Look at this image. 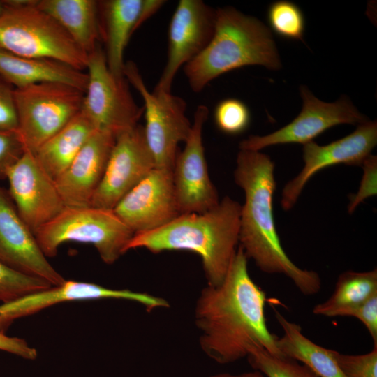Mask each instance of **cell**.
I'll return each instance as SVG.
<instances>
[{
	"label": "cell",
	"mask_w": 377,
	"mask_h": 377,
	"mask_svg": "<svg viewBox=\"0 0 377 377\" xmlns=\"http://www.w3.org/2000/svg\"><path fill=\"white\" fill-rule=\"evenodd\" d=\"M36 0H3L0 48L27 57L51 59L77 70L87 68L88 54Z\"/></svg>",
	"instance_id": "obj_5"
},
{
	"label": "cell",
	"mask_w": 377,
	"mask_h": 377,
	"mask_svg": "<svg viewBox=\"0 0 377 377\" xmlns=\"http://www.w3.org/2000/svg\"><path fill=\"white\" fill-rule=\"evenodd\" d=\"M165 3L163 0H142L140 11L137 20L135 30L148 18L155 14Z\"/></svg>",
	"instance_id": "obj_36"
},
{
	"label": "cell",
	"mask_w": 377,
	"mask_h": 377,
	"mask_svg": "<svg viewBox=\"0 0 377 377\" xmlns=\"http://www.w3.org/2000/svg\"><path fill=\"white\" fill-rule=\"evenodd\" d=\"M363 175L357 192L351 195L348 205L349 214L354 212L357 206L367 198L376 195L377 193V158L369 156L362 165Z\"/></svg>",
	"instance_id": "obj_31"
},
{
	"label": "cell",
	"mask_w": 377,
	"mask_h": 377,
	"mask_svg": "<svg viewBox=\"0 0 377 377\" xmlns=\"http://www.w3.org/2000/svg\"><path fill=\"white\" fill-rule=\"evenodd\" d=\"M335 357L346 377H377V345L362 355L343 354L335 350Z\"/></svg>",
	"instance_id": "obj_30"
},
{
	"label": "cell",
	"mask_w": 377,
	"mask_h": 377,
	"mask_svg": "<svg viewBox=\"0 0 377 377\" xmlns=\"http://www.w3.org/2000/svg\"><path fill=\"white\" fill-rule=\"evenodd\" d=\"M0 262L52 286L66 279L49 263L34 234L20 216L8 191L0 186Z\"/></svg>",
	"instance_id": "obj_18"
},
{
	"label": "cell",
	"mask_w": 377,
	"mask_h": 377,
	"mask_svg": "<svg viewBox=\"0 0 377 377\" xmlns=\"http://www.w3.org/2000/svg\"><path fill=\"white\" fill-rule=\"evenodd\" d=\"M155 168L142 126L118 133L91 206L113 209Z\"/></svg>",
	"instance_id": "obj_13"
},
{
	"label": "cell",
	"mask_w": 377,
	"mask_h": 377,
	"mask_svg": "<svg viewBox=\"0 0 377 377\" xmlns=\"http://www.w3.org/2000/svg\"><path fill=\"white\" fill-rule=\"evenodd\" d=\"M124 75L143 99L144 134L155 167L172 170L178 145L185 142L192 126L186 115V102L172 92L149 91L132 61L125 64Z\"/></svg>",
	"instance_id": "obj_8"
},
{
	"label": "cell",
	"mask_w": 377,
	"mask_h": 377,
	"mask_svg": "<svg viewBox=\"0 0 377 377\" xmlns=\"http://www.w3.org/2000/svg\"><path fill=\"white\" fill-rule=\"evenodd\" d=\"M234 178L245 196L241 207L239 244L247 258L265 273L287 276L304 295L318 293L321 288L319 274L297 267L281 246L273 214L276 189L273 161L260 151L240 150Z\"/></svg>",
	"instance_id": "obj_2"
},
{
	"label": "cell",
	"mask_w": 377,
	"mask_h": 377,
	"mask_svg": "<svg viewBox=\"0 0 377 377\" xmlns=\"http://www.w3.org/2000/svg\"><path fill=\"white\" fill-rule=\"evenodd\" d=\"M24 153L17 132L0 131V179L6 178L9 169Z\"/></svg>",
	"instance_id": "obj_32"
},
{
	"label": "cell",
	"mask_w": 377,
	"mask_h": 377,
	"mask_svg": "<svg viewBox=\"0 0 377 377\" xmlns=\"http://www.w3.org/2000/svg\"><path fill=\"white\" fill-rule=\"evenodd\" d=\"M254 370L265 377H319L306 365L285 356L274 355L253 347L246 357Z\"/></svg>",
	"instance_id": "obj_26"
},
{
	"label": "cell",
	"mask_w": 377,
	"mask_h": 377,
	"mask_svg": "<svg viewBox=\"0 0 377 377\" xmlns=\"http://www.w3.org/2000/svg\"><path fill=\"white\" fill-rule=\"evenodd\" d=\"M36 5L51 16L87 54L99 45L98 1L36 0Z\"/></svg>",
	"instance_id": "obj_22"
},
{
	"label": "cell",
	"mask_w": 377,
	"mask_h": 377,
	"mask_svg": "<svg viewBox=\"0 0 377 377\" xmlns=\"http://www.w3.org/2000/svg\"><path fill=\"white\" fill-rule=\"evenodd\" d=\"M214 117L217 128L228 135L242 133L251 121L248 107L236 98H226L219 102L215 108Z\"/></svg>",
	"instance_id": "obj_29"
},
{
	"label": "cell",
	"mask_w": 377,
	"mask_h": 377,
	"mask_svg": "<svg viewBox=\"0 0 377 377\" xmlns=\"http://www.w3.org/2000/svg\"><path fill=\"white\" fill-rule=\"evenodd\" d=\"M377 293V269L341 273L331 296L316 304L312 312L325 317L347 316L348 313Z\"/></svg>",
	"instance_id": "obj_25"
},
{
	"label": "cell",
	"mask_w": 377,
	"mask_h": 377,
	"mask_svg": "<svg viewBox=\"0 0 377 377\" xmlns=\"http://www.w3.org/2000/svg\"><path fill=\"white\" fill-rule=\"evenodd\" d=\"M86 70L88 80L82 112L95 128L117 135L137 126L143 108L135 102L126 78L110 72L100 44L88 54Z\"/></svg>",
	"instance_id": "obj_9"
},
{
	"label": "cell",
	"mask_w": 377,
	"mask_h": 377,
	"mask_svg": "<svg viewBox=\"0 0 377 377\" xmlns=\"http://www.w3.org/2000/svg\"><path fill=\"white\" fill-rule=\"evenodd\" d=\"M0 75L15 89L41 82H60L84 92L87 73L61 61L20 56L0 48Z\"/></svg>",
	"instance_id": "obj_20"
},
{
	"label": "cell",
	"mask_w": 377,
	"mask_h": 377,
	"mask_svg": "<svg viewBox=\"0 0 377 377\" xmlns=\"http://www.w3.org/2000/svg\"><path fill=\"white\" fill-rule=\"evenodd\" d=\"M135 234L159 228L180 215L172 170L154 168L113 209Z\"/></svg>",
	"instance_id": "obj_17"
},
{
	"label": "cell",
	"mask_w": 377,
	"mask_h": 377,
	"mask_svg": "<svg viewBox=\"0 0 377 377\" xmlns=\"http://www.w3.org/2000/svg\"><path fill=\"white\" fill-rule=\"evenodd\" d=\"M347 316L355 317L365 326L374 345H377V293L352 309Z\"/></svg>",
	"instance_id": "obj_34"
},
{
	"label": "cell",
	"mask_w": 377,
	"mask_h": 377,
	"mask_svg": "<svg viewBox=\"0 0 377 377\" xmlns=\"http://www.w3.org/2000/svg\"><path fill=\"white\" fill-rule=\"evenodd\" d=\"M302 108L290 124L266 135H251L239 143L240 150L257 151L267 147L313 141L326 130L339 124L360 125L368 121L350 100L343 96L333 103L317 98L309 89L300 87Z\"/></svg>",
	"instance_id": "obj_10"
},
{
	"label": "cell",
	"mask_w": 377,
	"mask_h": 377,
	"mask_svg": "<svg viewBox=\"0 0 377 377\" xmlns=\"http://www.w3.org/2000/svg\"><path fill=\"white\" fill-rule=\"evenodd\" d=\"M84 91L60 82L14 89L17 133L24 151L34 154L82 110Z\"/></svg>",
	"instance_id": "obj_7"
},
{
	"label": "cell",
	"mask_w": 377,
	"mask_h": 377,
	"mask_svg": "<svg viewBox=\"0 0 377 377\" xmlns=\"http://www.w3.org/2000/svg\"><path fill=\"white\" fill-rule=\"evenodd\" d=\"M0 350L29 360H36L38 353L23 339L8 337L0 332Z\"/></svg>",
	"instance_id": "obj_35"
},
{
	"label": "cell",
	"mask_w": 377,
	"mask_h": 377,
	"mask_svg": "<svg viewBox=\"0 0 377 377\" xmlns=\"http://www.w3.org/2000/svg\"><path fill=\"white\" fill-rule=\"evenodd\" d=\"M247 262L239 245L223 281L207 285L196 300L194 315L200 346L220 364L247 357L253 347L283 356L277 347L278 337L267 326L265 293L251 278Z\"/></svg>",
	"instance_id": "obj_1"
},
{
	"label": "cell",
	"mask_w": 377,
	"mask_h": 377,
	"mask_svg": "<svg viewBox=\"0 0 377 377\" xmlns=\"http://www.w3.org/2000/svg\"><path fill=\"white\" fill-rule=\"evenodd\" d=\"M6 179L17 210L34 235L66 207L54 180L30 152L24 151L11 166Z\"/></svg>",
	"instance_id": "obj_16"
},
{
	"label": "cell",
	"mask_w": 377,
	"mask_h": 377,
	"mask_svg": "<svg viewBox=\"0 0 377 377\" xmlns=\"http://www.w3.org/2000/svg\"><path fill=\"white\" fill-rule=\"evenodd\" d=\"M274 314L283 331L282 336L277 337V347L283 356L306 365L319 377H346L336 360L335 350L313 342L299 325L276 309Z\"/></svg>",
	"instance_id": "obj_24"
},
{
	"label": "cell",
	"mask_w": 377,
	"mask_h": 377,
	"mask_svg": "<svg viewBox=\"0 0 377 377\" xmlns=\"http://www.w3.org/2000/svg\"><path fill=\"white\" fill-rule=\"evenodd\" d=\"M247 66H262L270 70L281 68L271 31L258 19L232 7L216 9L210 42L183 67L191 89L200 92L222 74Z\"/></svg>",
	"instance_id": "obj_4"
},
{
	"label": "cell",
	"mask_w": 377,
	"mask_h": 377,
	"mask_svg": "<svg viewBox=\"0 0 377 377\" xmlns=\"http://www.w3.org/2000/svg\"><path fill=\"white\" fill-rule=\"evenodd\" d=\"M15 88L0 75V131H15L17 118L14 99Z\"/></svg>",
	"instance_id": "obj_33"
},
{
	"label": "cell",
	"mask_w": 377,
	"mask_h": 377,
	"mask_svg": "<svg viewBox=\"0 0 377 377\" xmlns=\"http://www.w3.org/2000/svg\"><path fill=\"white\" fill-rule=\"evenodd\" d=\"M209 377H265L261 372L253 370L252 371L239 374H231L228 372L213 374Z\"/></svg>",
	"instance_id": "obj_37"
},
{
	"label": "cell",
	"mask_w": 377,
	"mask_h": 377,
	"mask_svg": "<svg viewBox=\"0 0 377 377\" xmlns=\"http://www.w3.org/2000/svg\"><path fill=\"white\" fill-rule=\"evenodd\" d=\"M216 9L201 0H180L168 28L167 61L154 91L171 92L177 71L198 56L210 42Z\"/></svg>",
	"instance_id": "obj_12"
},
{
	"label": "cell",
	"mask_w": 377,
	"mask_h": 377,
	"mask_svg": "<svg viewBox=\"0 0 377 377\" xmlns=\"http://www.w3.org/2000/svg\"><path fill=\"white\" fill-rule=\"evenodd\" d=\"M377 144L376 121H367L350 134L319 145L311 141L303 145L304 163L300 172L289 181L282 191L281 205L283 210L293 208L304 186L316 172L337 164L360 166Z\"/></svg>",
	"instance_id": "obj_15"
},
{
	"label": "cell",
	"mask_w": 377,
	"mask_h": 377,
	"mask_svg": "<svg viewBox=\"0 0 377 377\" xmlns=\"http://www.w3.org/2000/svg\"><path fill=\"white\" fill-rule=\"evenodd\" d=\"M142 0L98 1L101 40L107 66L112 73L124 77V54L135 31Z\"/></svg>",
	"instance_id": "obj_21"
},
{
	"label": "cell",
	"mask_w": 377,
	"mask_h": 377,
	"mask_svg": "<svg viewBox=\"0 0 377 377\" xmlns=\"http://www.w3.org/2000/svg\"><path fill=\"white\" fill-rule=\"evenodd\" d=\"M116 135L96 131L54 182L66 207L91 206L103 178Z\"/></svg>",
	"instance_id": "obj_19"
},
{
	"label": "cell",
	"mask_w": 377,
	"mask_h": 377,
	"mask_svg": "<svg viewBox=\"0 0 377 377\" xmlns=\"http://www.w3.org/2000/svg\"><path fill=\"white\" fill-rule=\"evenodd\" d=\"M208 114L207 106L197 107L184 148L175 161L172 179L180 214L202 213L220 201L209 178L202 144V128Z\"/></svg>",
	"instance_id": "obj_11"
},
{
	"label": "cell",
	"mask_w": 377,
	"mask_h": 377,
	"mask_svg": "<svg viewBox=\"0 0 377 377\" xmlns=\"http://www.w3.org/2000/svg\"><path fill=\"white\" fill-rule=\"evenodd\" d=\"M267 20L278 36L287 39L303 40L305 19L295 3L285 0L273 2L267 10Z\"/></svg>",
	"instance_id": "obj_27"
},
{
	"label": "cell",
	"mask_w": 377,
	"mask_h": 377,
	"mask_svg": "<svg viewBox=\"0 0 377 377\" xmlns=\"http://www.w3.org/2000/svg\"><path fill=\"white\" fill-rule=\"evenodd\" d=\"M101 299L125 300L143 305L147 311L168 308V302L158 296L129 289H112L89 282L67 281L0 304V332L15 320L36 313L51 306L68 302Z\"/></svg>",
	"instance_id": "obj_14"
},
{
	"label": "cell",
	"mask_w": 377,
	"mask_h": 377,
	"mask_svg": "<svg viewBox=\"0 0 377 377\" xmlns=\"http://www.w3.org/2000/svg\"><path fill=\"white\" fill-rule=\"evenodd\" d=\"M4 8V4L3 3V1H0V13L3 11Z\"/></svg>",
	"instance_id": "obj_38"
},
{
	"label": "cell",
	"mask_w": 377,
	"mask_h": 377,
	"mask_svg": "<svg viewBox=\"0 0 377 377\" xmlns=\"http://www.w3.org/2000/svg\"><path fill=\"white\" fill-rule=\"evenodd\" d=\"M96 131L92 122L81 110L66 126L48 139L34 156L43 170L55 180Z\"/></svg>",
	"instance_id": "obj_23"
},
{
	"label": "cell",
	"mask_w": 377,
	"mask_h": 377,
	"mask_svg": "<svg viewBox=\"0 0 377 377\" xmlns=\"http://www.w3.org/2000/svg\"><path fill=\"white\" fill-rule=\"evenodd\" d=\"M52 286L48 282L10 269L0 262V302L8 303Z\"/></svg>",
	"instance_id": "obj_28"
},
{
	"label": "cell",
	"mask_w": 377,
	"mask_h": 377,
	"mask_svg": "<svg viewBox=\"0 0 377 377\" xmlns=\"http://www.w3.org/2000/svg\"><path fill=\"white\" fill-rule=\"evenodd\" d=\"M34 235L47 258L55 256L63 243L76 242L93 245L101 260L111 265L127 252L134 233L113 209L87 206L66 207Z\"/></svg>",
	"instance_id": "obj_6"
},
{
	"label": "cell",
	"mask_w": 377,
	"mask_h": 377,
	"mask_svg": "<svg viewBox=\"0 0 377 377\" xmlns=\"http://www.w3.org/2000/svg\"><path fill=\"white\" fill-rule=\"evenodd\" d=\"M241 207L226 196L207 212L180 214L159 228L135 234L126 250L194 252L201 258L207 285L217 286L224 279L238 248Z\"/></svg>",
	"instance_id": "obj_3"
}]
</instances>
